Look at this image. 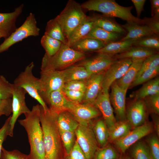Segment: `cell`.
<instances>
[{
	"mask_svg": "<svg viewBox=\"0 0 159 159\" xmlns=\"http://www.w3.org/2000/svg\"><path fill=\"white\" fill-rule=\"evenodd\" d=\"M158 50L153 49L140 46H133L127 51L114 56L116 59L125 58L132 60L146 58L157 54Z\"/></svg>",
	"mask_w": 159,
	"mask_h": 159,
	"instance_id": "cell-23",
	"label": "cell"
},
{
	"mask_svg": "<svg viewBox=\"0 0 159 159\" xmlns=\"http://www.w3.org/2000/svg\"><path fill=\"white\" fill-rule=\"evenodd\" d=\"M112 55L98 54L91 58L84 60L79 64L84 67L92 75L105 71L116 60Z\"/></svg>",
	"mask_w": 159,
	"mask_h": 159,
	"instance_id": "cell-14",
	"label": "cell"
},
{
	"mask_svg": "<svg viewBox=\"0 0 159 159\" xmlns=\"http://www.w3.org/2000/svg\"><path fill=\"white\" fill-rule=\"evenodd\" d=\"M144 24L149 27L154 34L158 36L159 34V18L154 17L151 18L144 17L142 19Z\"/></svg>",
	"mask_w": 159,
	"mask_h": 159,
	"instance_id": "cell-49",
	"label": "cell"
},
{
	"mask_svg": "<svg viewBox=\"0 0 159 159\" xmlns=\"http://www.w3.org/2000/svg\"><path fill=\"white\" fill-rule=\"evenodd\" d=\"M151 5V14L152 17L159 18V0H150Z\"/></svg>",
	"mask_w": 159,
	"mask_h": 159,
	"instance_id": "cell-53",
	"label": "cell"
},
{
	"mask_svg": "<svg viewBox=\"0 0 159 159\" xmlns=\"http://www.w3.org/2000/svg\"><path fill=\"white\" fill-rule=\"evenodd\" d=\"M44 34L60 41L63 44H67V40L62 28L55 18L47 22Z\"/></svg>",
	"mask_w": 159,
	"mask_h": 159,
	"instance_id": "cell-34",
	"label": "cell"
},
{
	"mask_svg": "<svg viewBox=\"0 0 159 159\" xmlns=\"http://www.w3.org/2000/svg\"><path fill=\"white\" fill-rule=\"evenodd\" d=\"M2 100L0 99V108L5 104L9 99Z\"/></svg>",
	"mask_w": 159,
	"mask_h": 159,
	"instance_id": "cell-55",
	"label": "cell"
},
{
	"mask_svg": "<svg viewBox=\"0 0 159 159\" xmlns=\"http://www.w3.org/2000/svg\"><path fill=\"white\" fill-rule=\"evenodd\" d=\"M45 102L49 105L50 110L58 114L67 111L72 103L66 97L62 89L51 93Z\"/></svg>",
	"mask_w": 159,
	"mask_h": 159,
	"instance_id": "cell-20",
	"label": "cell"
},
{
	"mask_svg": "<svg viewBox=\"0 0 159 159\" xmlns=\"http://www.w3.org/2000/svg\"><path fill=\"white\" fill-rule=\"evenodd\" d=\"M159 94V77H158L143 84L137 90L133 92L130 97L134 100H143L152 95Z\"/></svg>",
	"mask_w": 159,
	"mask_h": 159,
	"instance_id": "cell-25",
	"label": "cell"
},
{
	"mask_svg": "<svg viewBox=\"0 0 159 159\" xmlns=\"http://www.w3.org/2000/svg\"><path fill=\"white\" fill-rule=\"evenodd\" d=\"M153 127L150 123H145L134 127L126 135L115 141V143L122 153H125L132 145L153 131Z\"/></svg>",
	"mask_w": 159,
	"mask_h": 159,
	"instance_id": "cell-12",
	"label": "cell"
},
{
	"mask_svg": "<svg viewBox=\"0 0 159 159\" xmlns=\"http://www.w3.org/2000/svg\"><path fill=\"white\" fill-rule=\"evenodd\" d=\"M64 159H86L85 155L76 140L70 153L66 155Z\"/></svg>",
	"mask_w": 159,
	"mask_h": 159,
	"instance_id": "cell-48",
	"label": "cell"
},
{
	"mask_svg": "<svg viewBox=\"0 0 159 159\" xmlns=\"http://www.w3.org/2000/svg\"><path fill=\"white\" fill-rule=\"evenodd\" d=\"M151 116L154 123V126L155 131L157 135H159V119L158 115L151 114Z\"/></svg>",
	"mask_w": 159,
	"mask_h": 159,
	"instance_id": "cell-54",
	"label": "cell"
},
{
	"mask_svg": "<svg viewBox=\"0 0 159 159\" xmlns=\"http://www.w3.org/2000/svg\"><path fill=\"white\" fill-rule=\"evenodd\" d=\"M79 124L88 125L92 119L100 116V113L92 104L73 102L67 111Z\"/></svg>",
	"mask_w": 159,
	"mask_h": 159,
	"instance_id": "cell-13",
	"label": "cell"
},
{
	"mask_svg": "<svg viewBox=\"0 0 159 159\" xmlns=\"http://www.w3.org/2000/svg\"><path fill=\"white\" fill-rule=\"evenodd\" d=\"M121 26L127 31V33L121 41L137 40L147 36L155 34L152 30L145 25L127 22Z\"/></svg>",
	"mask_w": 159,
	"mask_h": 159,
	"instance_id": "cell-21",
	"label": "cell"
},
{
	"mask_svg": "<svg viewBox=\"0 0 159 159\" xmlns=\"http://www.w3.org/2000/svg\"><path fill=\"white\" fill-rule=\"evenodd\" d=\"M79 3L69 0L64 9L55 18L60 24L67 40L72 32L87 17Z\"/></svg>",
	"mask_w": 159,
	"mask_h": 159,
	"instance_id": "cell-5",
	"label": "cell"
},
{
	"mask_svg": "<svg viewBox=\"0 0 159 159\" xmlns=\"http://www.w3.org/2000/svg\"><path fill=\"white\" fill-rule=\"evenodd\" d=\"M136 40L115 41L106 44L102 48L95 52L113 55L124 52L133 46Z\"/></svg>",
	"mask_w": 159,
	"mask_h": 159,
	"instance_id": "cell-28",
	"label": "cell"
},
{
	"mask_svg": "<svg viewBox=\"0 0 159 159\" xmlns=\"http://www.w3.org/2000/svg\"><path fill=\"white\" fill-rule=\"evenodd\" d=\"M120 155L112 146H105L98 148L93 159H121Z\"/></svg>",
	"mask_w": 159,
	"mask_h": 159,
	"instance_id": "cell-38",
	"label": "cell"
},
{
	"mask_svg": "<svg viewBox=\"0 0 159 159\" xmlns=\"http://www.w3.org/2000/svg\"><path fill=\"white\" fill-rule=\"evenodd\" d=\"M61 141L63 143L66 155L69 154L72 149L75 140L74 132L59 131Z\"/></svg>",
	"mask_w": 159,
	"mask_h": 159,
	"instance_id": "cell-40",
	"label": "cell"
},
{
	"mask_svg": "<svg viewBox=\"0 0 159 159\" xmlns=\"http://www.w3.org/2000/svg\"><path fill=\"white\" fill-rule=\"evenodd\" d=\"M4 37V36L3 35V34L0 32V39L1 38Z\"/></svg>",
	"mask_w": 159,
	"mask_h": 159,
	"instance_id": "cell-57",
	"label": "cell"
},
{
	"mask_svg": "<svg viewBox=\"0 0 159 159\" xmlns=\"http://www.w3.org/2000/svg\"><path fill=\"white\" fill-rule=\"evenodd\" d=\"M25 118L18 120L25 130L30 147L29 159H45L43 133L40 121V105H34Z\"/></svg>",
	"mask_w": 159,
	"mask_h": 159,
	"instance_id": "cell-2",
	"label": "cell"
},
{
	"mask_svg": "<svg viewBox=\"0 0 159 159\" xmlns=\"http://www.w3.org/2000/svg\"><path fill=\"white\" fill-rule=\"evenodd\" d=\"M82 8L88 11H97L109 17H117L127 22L144 25L143 19L134 16L131 13L133 6H124L114 0H89L81 5Z\"/></svg>",
	"mask_w": 159,
	"mask_h": 159,
	"instance_id": "cell-3",
	"label": "cell"
},
{
	"mask_svg": "<svg viewBox=\"0 0 159 159\" xmlns=\"http://www.w3.org/2000/svg\"><path fill=\"white\" fill-rule=\"evenodd\" d=\"M57 123L59 131L75 132L79 125L73 116L67 111L58 114Z\"/></svg>",
	"mask_w": 159,
	"mask_h": 159,
	"instance_id": "cell-30",
	"label": "cell"
},
{
	"mask_svg": "<svg viewBox=\"0 0 159 159\" xmlns=\"http://www.w3.org/2000/svg\"><path fill=\"white\" fill-rule=\"evenodd\" d=\"M148 113L143 100L134 99L126 110V119L135 127L145 123Z\"/></svg>",
	"mask_w": 159,
	"mask_h": 159,
	"instance_id": "cell-15",
	"label": "cell"
},
{
	"mask_svg": "<svg viewBox=\"0 0 159 159\" xmlns=\"http://www.w3.org/2000/svg\"><path fill=\"white\" fill-rule=\"evenodd\" d=\"M145 58L132 60V62L124 75L115 82L122 89L127 90L131 84L135 80L143 61Z\"/></svg>",
	"mask_w": 159,
	"mask_h": 159,
	"instance_id": "cell-22",
	"label": "cell"
},
{
	"mask_svg": "<svg viewBox=\"0 0 159 159\" xmlns=\"http://www.w3.org/2000/svg\"><path fill=\"white\" fill-rule=\"evenodd\" d=\"M94 24L107 31L125 34L126 31L120 25L110 17L104 15H94L91 17Z\"/></svg>",
	"mask_w": 159,
	"mask_h": 159,
	"instance_id": "cell-27",
	"label": "cell"
},
{
	"mask_svg": "<svg viewBox=\"0 0 159 159\" xmlns=\"http://www.w3.org/2000/svg\"><path fill=\"white\" fill-rule=\"evenodd\" d=\"M121 159H132V158L130 157L129 156H126L124 157L123 158H121Z\"/></svg>",
	"mask_w": 159,
	"mask_h": 159,
	"instance_id": "cell-56",
	"label": "cell"
},
{
	"mask_svg": "<svg viewBox=\"0 0 159 159\" xmlns=\"http://www.w3.org/2000/svg\"><path fill=\"white\" fill-rule=\"evenodd\" d=\"M132 62L131 59H117L105 71L102 84V89L108 92L112 84L125 74Z\"/></svg>",
	"mask_w": 159,
	"mask_h": 159,
	"instance_id": "cell-11",
	"label": "cell"
},
{
	"mask_svg": "<svg viewBox=\"0 0 159 159\" xmlns=\"http://www.w3.org/2000/svg\"><path fill=\"white\" fill-rule=\"evenodd\" d=\"M159 74V66L148 69L142 73L131 84L128 89H131L158 77Z\"/></svg>",
	"mask_w": 159,
	"mask_h": 159,
	"instance_id": "cell-36",
	"label": "cell"
},
{
	"mask_svg": "<svg viewBox=\"0 0 159 159\" xmlns=\"http://www.w3.org/2000/svg\"><path fill=\"white\" fill-rule=\"evenodd\" d=\"M62 90L66 97L70 101L77 103H80L82 102L84 93L63 89Z\"/></svg>",
	"mask_w": 159,
	"mask_h": 159,
	"instance_id": "cell-47",
	"label": "cell"
},
{
	"mask_svg": "<svg viewBox=\"0 0 159 159\" xmlns=\"http://www.w3.org/2000/svg\"><path fill=\"white\" fill-rule=\"evenodd\" d=\"M93 105L102 115L109 130H110L117 122L113 114L109 92L102 89Z\"/></svg>",
	"mask_w": 159,
	"mask_h": 159,
	"instance_id": "cell-16",
	"label": "cell"
},
{
	"mask_svg": "<svg viewBox=\"0 0 159 159\" xmlns=\"http://www.w3.org/2000/svg\"><path fill=\"white\" fill-rule=\"evenodd\" d=\"M40 31L34 14L30 13L21 25L0 44V53L6 51L12 45L29 37L38 36Z\"/></svg>",
	"mask_w": 159,
	"mask_h": 159,
	"instance_id": "cell-6",
	"label": "cell"
},
{
	"mask_svg": "<svg viewBox=\"0 0 159 159\" xmlns=\"http://www.w3.org/2000/svg\"><path fill=\"white\" fill-rule=\"evenodd\" d=\"M24 4H21L15 8L12 12L0 13V32L4 36L5 39L8 38L17 29L16 21L22 13Z\"/></svg>",
	"mask_w": 159,
	"mask_h": 159,
	"instance_id": "cell-19",
	"label": "cell"
},
{
	"mask_svg": "<svg viewBox=\"0 0 159 159\" xmlns=\"http://www.w3.org/2000/svg\"><path fill=\"white\" fill-rule=\"evenodd\" d=\"M159 66V54L158 53H157L147 57L143 61L135 79L138 77L145 71Z\"/></svg>",
	"mask_w": 159,
	"mask_h": 159,
	"instance_id": "cell-43",
	"label": "cell"
},
{
	"mask_svg": "<svg viewBox=\"0 0 159 159\" xmlns=\"http://www.w3.org/2000/svg\"><path fill=\"white\" fill-rule=\"evenodd\" d=\"M93 131L98 145L100 148L105 146L109 139V130L103 120L96 122Z\"/></svg>",
	"mask_w": 159,
	"mask_h": 159,
	"instance_id": "cell-33",
	"label": "cell"
},
{
	"mask_svg": "<svg viewBox=\"0 0 159 159\" xmlns=\"http://www.w3.org/2000/svg\"><path fill=\"white\" fill-rule=\"evenodd\" d=\"M13 84L10 83L3 75H0V99L12 98Z\"/></svg>",
	"mask_w": 159,
	"mask_h": 159,
	"instance_id": "cell-41",
	"label": "cell"
},
{
	"mask_svg": "<svg viewBox=\"0 0 159 159\" xmlns=\"http://www.w3.org/2000/svg\"><path fill=\"white\" fill-rule=\"evenodd\" d=\"M153 159L152 158V157L151 155V159Z\"/></svg>",
	"mask_w": 159,
	"mask_h": 159,
	"instance_id": "cell-58",
	"label": "cell"
},
{
	"mask_svg": "<svg viewBox=\"0 0 159 159\" xmlns=\"http://www.w3.org/2000/svg\"><path fill=\"white\" fill-rule=\"evenodd\" d=\"M135 7L137 15V17L140 18L141 13L144 10V6L145 0H131Z\"/></svg>",
	"mask_w": 159,
	"mask_h": 159,
	"instance_id": "cell-51",
	"label": "cell"
},
{
	"mask_svg": "<svg viewBox=\"0 0 159 159\" xmlns=\"http://www.w3.org/2000/svg\"><path fill=\"white\" fill-rule=\"evenodd\" d=\"M12 99H10L0 108V117L2 115L8 116L12 113Z\"/></svg>",
	"mask_w": 159,
	"mask_h": 159,
	"instance_id": "cell-52",
	"label": "cell"
},
{
	"mask_svg": "<svg viewBox=\"0 0 159 159\" xmlns=\"http://www.w3.org/2000/svg\"><path fill=\"white\" fill-rule=\"evenodd\" d=\"M105 45L95 38L85 37L76 41L70 47L75 50L84 53L85 52H95L103 48Z\"/></svg>",
	"mask_w": 159,
	"mask_h": 159,
	"instance_id": "cell-26",
	"label": "cell"
},
{
	"mask_svg": "<svg viewBox=\"0 0 159 159\" xmlns=\"http://www.w3.org/2000/svg\"><path fill=\"white\" fill-rule=\"evenodd\" d=\"M133 46L143 47L158 50L159 49L158 36L154 34L144 37L137 40Z\"/></svg>",
	"mask_w": 159,
	"mask_h": 159,
	"instance_id": "cell-39",
	"label": "cell"
},
{
	"mask_svg": "<svg viewBox=\"0 0 159 159\" xmlns=\"http://www.w3.org/2000/svg\"><path fill=\"white\" fill-rule=\"evenodd\" d=\"M26 92L24 89L16 87L13 84L11 104L12 114L10 116L8 131V136L10 137L13 136L14 128L19 117L21 114L24 115L30 111L26 103Z\"/></svg>",
	"mask_w": 159,
	"mask_h": 159,
	"instance_id": "cell-10",
	"label": "cell"
},
{
	"mask_svg": "<svg viewBox=\"0 0 159 159\" xmlns=\"http://www.w3.org/2000/svg\"><path fill=\"white\" fill-rule=\"evenodd\" d=\"M1 159H29L28 155L24 154L18 150L8 151L3 147Z\"/></svg>",
	"mask_w": 159,
	"mask_h": 159,
	"instance_id": "cell-46",
	"label": "cell"
},
{
	"mask_svg": "<svg viewBox=\"0 0 159 159\" xmlns=\"http://www.w3.org/2000/svg\"><path fill=\"white\" fill-rule=\"evenodd\" d=\"M58 114L44 110L40 105V121L42 128L45 159H62L61 142L57 123Z\"/></svg>",
	"mask_w": 159,
	"mask_h": 159,
	"instance_id": "cell-1",
	"label": "cell"
},
{
	"mask_svg": "<svg viewBox=\"0 0 159 159\" xmlns=\"http://www.w3.org/2000/svg\"><path fill=\"white\" fill-rule=\"evenodd\" d=\"M132 127L127 119L116 122L109 130V139L111 142H115L124 137L131 130Z\"/></svg>",
	"mask_w": 159,
	"mask_h": 159,
	"instance_id": "cell-32",
	"label": "cell"
},
{
	"mask_svg": "<svg viewBox=\"0 0 159 159\" xmlns=\"http://www.w3.org/2000/svg\"><path fill=\"white\" fill-rule=\"evenodd\" d=\"M34 66L33 62L27 65L15 79L13 84L24 89L30 96L38 102L44 110H47L48 108L38 93L39 78L35 77L33 73Z\"/></svg>",
	"mask_w": 159,
	"mask_h": 159,
	"instance_id": "cell-7",
	"label": "cell"
},
{
	"mask_svg": "<svg viewBox=\"0 0 159 159\" xmlns=\"http://www.w3.org/2000/svg\"><path fill=\"white\" fill-rule=\"evenodd\" d=\"M110 87V99L116 116L119 121L126 120V97L127 91L119 87L115 82Z\"/></svg>",
	"mask_w": 159,
	"mask_h": 159,
	"instance_id": "cell-17",
	"label": "cell"
},
{
	"mask_svg": "<svg viewBox=\"0 0 159 159\" xmlns=\"http://www.w3.org/2000/svg\"><path fill=\"white\" fill-rule=\"evenodd\" d=\"M41 44L45 51V53L49 56L54 54L60 49L62 43L48 35L44 34L41 39Z\"/></svg>",
	"mask_w": 159,
	"mask_h": 159,
	"instance_id": "cell-35",
	"label": "cell"
},
{
	"mask_svg": "<svg viewBox=\"0 0 159 159\" xmlns=\"http://www.w3.org/2000/svg\"><path fill=\"white\" fill-rule=\"evenodd\" d=\"M74 132L76 140L86 159H93L99 148L93 130L88 125L79 124Z\"/></svg>",
	"mask_w": 159,
	"mask_h": 159,
	"instance_id": "cell-9",
	"label": "cell"
},
{
	"mask_svg": "<svg viewBox=\"0 0 159 159\" xmlns=\"http://www.w3.org/2000/svg\"><path fill=\"white\" fill-rule=\"evenodd\" d=\"M144 100L148 112L159 114V94L148 96Z\"/></svg>",
	"mask_w": 159,
	"mask_h": 159,
	"instance_id": "cell-42",
	"label": "cell"
},
{
	"mask_svg": "<svg viewBox=\"0 0 159 159\" xmlns=\"http://www.w3.org/2000/svg\"><path fill=\"white\" fill-rule=\"evenodd\" d=\"M94 25L91 17L87 16L71 33L67 39V44L70 46L89 34Z\"/></svg>",
	"mask_w": 159,
	"mask_h": 159,
	"instance_id": "cell-24",
	"label": "cell"
},
{
	"mask_svg": "<svg viewBox=\"0 0 159 159\" xmlns=\"http://www.w3.org/2000/svg\"><path fill=\"white\" fill-rule=\"evenodd\" d=\"M105 72L92 74L86 80L85 90L82 102L83 103L93 104L102 90Z\"/></svg>",
	"mask_w": 159,
	"mask_h": 159,
	"instance_id": "cell-18",
	"label": "cell"
},
{
	"mask_svg": "<svg viewBox=\"0 0 159 159\" xmlns=\"http://www.w3.org/2000/svg\"><path fill=\"white\" fill-rule=\"evenodd\" d=\"M85 54L62 44L59 50L54 55L49 56L45 54L41 62V71H61L83 59Z\"/></svg>",
	"mask_w": 159,
	"mask_h": 159,
	"instance_id": "cell-4",
	"label": "cell"
},
{
	"mask_svg": "<svg viewBox=\"0 0 159 159\" xmlns=\"http://www.w3.org/2000/svg\"><path fill=\"white\" fill-rule=\"evenodd\" d=\"M133 159H150L151 155L148 146L143 141L138 142L131 152Z\"/></svg>",
	"mask_w": 159,
	"mask_h": 159,
	"instance_id": "cell-37",
	"label": "cell"
},
{
	"mask_svg": "<svg viewBox=\"0 0 159 159\" xmlns=\"http://www.w3.org/2000/svg\"><path fill=\"white\" fill-rule=\"evenodd\" d=\"M121 36V34L107 31L94 24L86 37H92L102 42L105 45L116 41Z\"/></svg>",
	"mask_w": 159,
	"mask_h": 159,
	"instance_id": "cell-31",
	"label": "cell"
},
{
	"mask_svg": "<svg viewBox=\"0 0 159 159\" xmlns=\"http://www.w3.org/2000/svg\"><path fill=\"white\" fill-rule=\"evenodd\" d=\"M147 141L152 157L153 159H159V141L155 135L150 136Z\"/></svg>",
	"mask_w": 159,
	"mask_h": 159,
	"instance_id": "cell-44",
	"label": "cell"
},
{
	"mask_svg": "<svg viewBox=\"0 0 159 159\" xmlns=\"http://www.w3.org/2000/svg\"><path fill=\"white\" fill-rule=\"evenodd\" d=\"M10 118V116L7 118L3 126L0 129V159L1 158L3 143L8 136Z\"/></svg>",
	"mask_w": 159,
	"mask_h": 159,
	"instance_id": "cell-50",
	"label": "cell"
},
{
	"mask_svg": "<svg viewBox=\"0 0 159 159\" xmlns=\"http://www.w3.org/2000/svg\"><path fill=\"white\" fill-rule=\"evenodd\" d=\"M40 74L38 93L45 102L52 92L62 89L65 83L64 76L63 70L41 71Z\"/></svg>",
	"mask_w": 159,
	"mask_h": 159,
	"instance_id": "cell-8",
	"label": "cell"
},
{
	"mask_svg": "<svg viewBox=\"0 0 159 159\" xmlns=\"http://www.w3.org/2000/svg\"><path fill=\"white\" fill-rule=\"evenodd\" d=\"M86 80H74L65 82L62 89L84 93L86 88Z\"/></svg>",
	"mask_w": 159,
	"mask_h": 159,
	"instance_id": "cell-45",
	"label": "cell"
},
{
	"mask_svg": "<svg viewBox=\"0 0 159 159\" xmlns=\"http://www.w3.org/2000/svg\"><path fill=\"white\" fill-rule=\"evenodd\" d=\"M65 82L74 80L85 81L92 74L82 66H72L63 70Z\"/></svg>",
	"mask_w": 159,
	"mask_h": 159,
	"instance_id": "cell-29",
	"label": "cell"
}]
</instances>
